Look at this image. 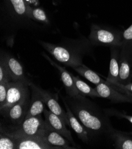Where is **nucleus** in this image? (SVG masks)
<instances>
[{"label":"nucleus","instance_id":"obj_1","mask_svg":"<svg viewBox=\"0 0 132 149\" xmlns=\"http://www.w3.org/2000/svg\"><path fill=\"white\" fill-rule=\"evenodd\" d=\"M65 99L72 112L91 136L110 137L114 128L108 115L95 104L82 95L75 97L68 96Z\"/></svg>","mask_w":132,"mask_h":149},{"label":"nucleus","instance_id":"obj_2","mask_svg":"<svg viewBox=\"0 0 132 149\" xmlns=\"http://www.w3.org/2000/svg\"><path fill=\"white\" fill-rule=\"evenodd\" d=\"M46 123L41 115L25 119L23 122L13 127L10 131L3 129L1 132L11 137L15 136H39L43 137Z\"/></svg>","mask_w":132,"mask_h":149},{"label":"nucleus","instance_id":"obj_3","mask_svg":"<svg viewBox=\"0 0 132 149\" xmlns=\"http://www.w3.org/2000/svg\"><path fill=\"white\" fill-rule=\"evenodd\" d=\"M89 39L94 45L122 47L123 44L122 34L112 29L101 28L96 25L91 27Z\"/></svg>","mask_w":132,"mask_h":149},{"label":"nucleus","instance_id":"obj_4","mask_svg":"<svg viewBox=\"0 0 132 149\" xmlns=\"http://www.w3.org/2000/svg\"><path fill=\"white\" fill-rule=\"evenodd\" d=\"M40 43L59 62L72 68L82 64L81 56L69 48L43 41H40Z\"/></svg>","mask_w":132,"mask_h":149},{"label":"nucleus","instance_id":"obj_5","mask_svg":"<svg viewBox=\"0 0 132 149\" xmlns=\"http://www.w3.org/2000/svg\"><path fill=\"white\" fill-rule=\"evenodd\" d=\"M28 86L21 81H10L6 102L0 107L1 113L4 114L10 108L24 99L29 98Z\"/></svg>","mask_w":132,"mask_h":149},{"label":"nucleus","instance_id":"obj_6","mask_svg":"<svg viewBox=\"0 0 132 149\" xmlns=\"http://www.w3.org/2000/svg\"><path fill=\"white\" fill-rule=\"evenodd\" d=\"M1 60L4 63L12 81H21L30 86L32 82L25 76L23 65L16 58L5 54L1 55Z\"/></svg>","mask_w":132,"mask_h":149},{"label":"nucleus","instance_id":"obj_7","mask_svg":"<svg viewBox=\"0 0 132 149\" xmlns=\"http://www.w3.org/2000/svg\"><path fill=\"white\" fill-rule=\"evenodd\" d=\"M35 87L39 93L45 105L48 107L49 111L59 116L66 125H69L66 112H65L60 105V104L59 103L57 95L44 90V89L36 86V85H35Z\"/></svg>","mask_w":132,"mask_h":149},{"label":"nucleus","instance_id":"obj_8","mask_svg":"<svg viewBox=\"0 0 132 149\" xmlns=\"http://www.w3.org/2000/svg\"><path fill=\"white\" fill-rule=\"evenodd\" d=\"M95 89L100 97L109 99L114 103H132L131 96L120 92L113 86L108 84L107 82L97 85Z\"/></svg>","mask_w":132,"mask_h":149},{"label":"nucleus","instance_id":"obj_9","mask_svg":"<svg viewBox=\"0 0 132 149\" xmlns=\"http://www.w3.org/2000/svg\"><path fill=\"white\" fill-rule=\"evenodd\" d=\"M43 114L45 116L46 123L52 129L65 137L72 145L75 146L70 131L66 128V124L59 116L46 109L44 111Z\"/></svg>","mask_w":132,"mask_h":149},{"label":"nucleus","instance_id":"obj_10","mask_svg":"<svg viewBox=\"0 0 132 149\" xmlns=\"http://www.w3.org/2000/svg\"><path fill=\"white\" fill-rule=\"evenodd\" d=\"M12 137L16 141V149H55L43 137L15 136Z\"/></svg>","mask_w":132,"mask_h":149},{"label":"nucleus","instance_id":"obj_11","mask_svg":"<svg viewBox=\"0 0 132 149\" xmlns=\"http://www.w3.org/2000/svg\"><path fill=\"white\" fill-rule=\"evenodd\" d=\"M42 55L47 59L52 65L57 68L58 71H59L61 80L64 85L66 93L68 95V96L70 97H75L79 96L81 94L76 87L74 80H73L72 77V74L69 73L65 68L60 66L59 65L56 63L55 61H53L46 54L43 52Z\"/></svg>","mask_w":132,"mask_h":149},{"label":"nucleus","instance_id":"obj_12","mask_svg":"<svg viewBox=\"0 0 132 149\" xmlns=\"http://www.w3.org/2000/svg\"><path fill=\"white\" fill-rule=\"evenodd\" d=\"M30 101L29 98L23 100L10 108L3 115L7 118L13 124L19 125L25 120Z\"/></svg>","mask_w":132,"mask_h":149},{"label":"nucleus","instance_id":"obj_13","mask_svg":"<svg viewBox=\"0 0 132 149\" xmlns=\"http://www.w3.org/2000/svg\"><path fill=\"white\" fill-rule=\"evenodd\" d=\"M62 101L66 110V115L69 122V125L73 129L78 138L84 143H88L90 142V138L88 137V133L85 127L81 124L78 121V119L75 116L74 113L71 111L66 99L62 97Z\"/></svg>","mask_w":132,"mask_h":149},{"label":"nucleus","instance_id":"obj_14","mask_svg":"<svg viewBox=\"0 0 132 149\" xmlns=\"http://www.w3.org/2000/svg\"><path fill=\"white\" fill-rule=\"evenodd\" d=\"M43 137L50 146L54 147L56 149L75 148V147H71L70 146V143L69 140L60 134L52 129L47 124L45 132H44Z\"/></svg>","mask_w":132,"mask_h":149},{"label":"nucleus","instance_id":"obj_15","mask_svg":"<svg viewBox=\"0 0 132 149\" xmlns=\"http://www.w3.org/2000/svg\"><path fill=\"white\" fill-rule=\"evenodd\" d=\"M121 47H111V58L107 82L113 85L119 83V59L120 52L119 48Z\"/></svg>","mask_w":132,"mask_h":149},{"label":"nucleus","instance_id":"obj_16","mask_svg":"<svg viewBox=\"0 0 132 149\" xmlns=\"http://www.w3.org/2000/svg\"><path fill=\"white\" fill-rule=\"evenodd\" d=\"M30 87L32 90V97L25 119L41 115L45 109V103L43 102L39 93L36 89L35 84L32 83Z\"/></svg>","mask_w":132,"mask_h":149},{"label":"nucleus","instance_id":"obj_17","mask_svg":"<svg viewBox=\"0 0 132 149\" xmlns=\"http://www.w3.org/2000/svg\"><path fill=\"white\" fill-rule=\"evenodd\" d=\"M131 68L129 59L124 54L120 52L119 59V83L117 84L127 85L131 83Z\"/></svg>","mask_w":132,"mask_h":149},{"label":"nucleus","instance_id":"obj_18","mask_svg":"<svg viewBox=\"0 0 132 149\" xmlns=\"http://www.w3.org/2000/svg\"><path fill=\"white\" fill-rule=\"evenodd\" d=\"M110 137L114 141L115 148L132 149V137L128 134L114 129Z\"/></svg>","mask_w":132,"mask_h":149},{"label":"nucleus","instance_id":"obj_19","mask_svg":"<svg viewBox=\"0 0 132 149\" xmlns=\"http://www.w3.org/2000/svg\"><path fill=\"white\" fill-rule=\"evenodd\" d=\"M73 68L78 74H79L81 76L84 77L86 80L95 84L96 86L102 83L107 82L103 79H102L95 72L88 68L83 64L82 65L75 67Z\"/></svg>","mask_w":132,"mask_h":149},{"label":"nucleus","instance_id":"obj_20","mask_svg":"<svg viewBox=\"0 0 132 149\" xmlns=\"http://www.w3.org/2000/svg\"><path fill=\"white\" fill-rule=\"evenodd\" d=\"M72 77L77 88L81 95L85 96H89L92 98L100 97L95 88H93L85 82L82 81L78 76H74L72 74Z\"/></svg>","mask_w":132,"mask_h":149},{"label":"nucleus","instance_id":"obj_21","mask_svg":"<svg viewBox=\"0 0 132 149\" xmlns=\"http://www.w3.org/2000/svg\"><path fill=\"white\" fill-rule=\"evenodd\" d=\"M27 17L41 22H49L46 13L41 8L32 9L28 6Z\"/></svg>","mask_w":132,"mask_h":149},{"label":"nucleus","instance_id":"obj_22","mask_svg":"<svg viewBox=\"0 0 132 149\" xmlns=\"http://www.w3.org/2000/svg\"><path fill=\"white\" fill-rule=\"evenodd\" d=\"M0 148L16 149V141L12 137L1 132L0 134Z\"/></svg>","mask_w":132,"mask_h":149},{"label":"nucleus","instance_id":"obj_23","mask_svg":"<svg viewBox=\"0 0 132 149\" xmlns=\"http://www.w3.org/2000/svg\"><path fill=\"white\" fill-rule=\"evenodd\" d=\"M10 2L15 13L20 16H27L28 6L24 0H10Z\"/></svg>","mask_w":132,"mask_h":149},{"label":"nucleus","instance_id":"obj_24","mask_svg":"<svg viewBox=\"0 0 132 149\" xmlns=\"http://www.w3.org/2000/svg\"><path fill=\"white\" fill-rule=\"evenodd\" d=\"M122 48L126 51H132V24L122 33Z\"/></svg>","mask_w":132,"mask_h":149},{"label":"nucleus","instance_id":"obj_25","mask_svg":"<svg viewBox=\"0 0 132 149\" xmlns=\"http://www.w3.org/2000/svg\"><path fill=\"white\" fill-rule=\"evenodd\" d=\"M10 82L9 81H5L0 83V107L3 105L6 102Z\"/></svg>","mask_w":132,"mask_h":149},{"label":"nucleus","instance_id":"obj_26","mask_svg":"<svg viewBox=\"0 0 132 149\" xmlns=\"http://www.w3.org/2000/svg\"><path fill=\"white\" fill-rule=\"evenodd\" d=\"M9 81H12L10 74L3 61H0V83Z\"/></svg>","mask_w":132,"mask_h":149},{"label":"nucleus","instance_id":"obj_27","mask_svg":"<svg viewBox=\"0 0 132 149\" xmlns=\"http://www.w3.org/2000/svg\"><path fill=\"white\" fill-rule=\"evenodd\" d=\"M104 112L107 114V115H111L113 116H115L117 117H119L121 118H124L127 121H129L130 123L132 124V116L126 115L125 113H123L122 112L117 111L114 109H107L104 111Z\"/></svg>","mask_w":132,"mask_h":149},{"label":"nucleus","instance_id":"obj_28","mask_svg":"<svg viewBox=\"0 0 132 149\" xmlns=\"http://www.w3.org/2000/svg\"><path fill=\"white\" fill-rule=\"evenodd\" d=\"M115 88H119L120 91H128L132 92V83H130L127 85H122L120 84H115L111 85Z\"/></svg>","mask_w":132,"mask_h":149},{"label":"nucleus","instance_id":"obj_29","mask_svg":"<svg viewBox=\"0 0 132 149\" xmlns=\"http://www.w3.org/2000/svg\"><path fill=\"white\" fill-rule=\"evenodd\" d=\"M121 52L124 54L129 59V63L130 64L131 68V76H132V51H130V52H126V51L122 50Z\"/></svg>","mask_w":132,"mask_h":149}]
</instances>
